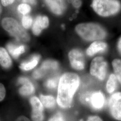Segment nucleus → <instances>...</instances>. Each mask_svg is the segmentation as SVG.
<instances>
[{
  "mask_svg": "<svg viewBox=\"0 0 121 121\" xmlns=\"http://www.w3.org/2000/svg\"><path fill=\"white\" fill-rule=\"evenodd\" d=\"M79 84L80 78L76 73H66L61 76L57 96V103L60 107L66 108L71 106Z\"/></svg>",
  "mask_w": 121,
  "mask_h": 121,
  "instance_id": "obj_1",
  "label": "nucleus"
},
{
  "mask_svg": "<svg viewBox=\"0 0 121 121\" xmlns=\"http://www.w3.org/2000/svg\"><path fill=\"white\" fill-rule=\"evenodd\" d=\"M107 63L101 56L96 57L93 59L90 66V73L100 80H103L106 76Z\"/></svg>",
  "mask_w": 121,
  "mask_h": 121,
  "instance_id": "obj_5",
  "label": "nucleus"
},
{
  "mask_svg": "<svg viewBox=\"0 0 121 121\" xmlns=\"http://www.w3.org/2000/svg\"><path fill=\"white\" fill-rule=\"evenodd\" d=\"M40 56L39 55H34L30 61L22 63L20 65V68L25 70H29L32 69L37 65Z\"/></svg>",
  "mask_w": 121,
  "mask_h": 121,
  "instance_id": "obj_16",
  "label": "nucleus"
},
{
  "mask_svg": "<svg viewBox=\"0 0 121 121\" xmlns=\"http://www.w3.org/2000/svg\"><path fill=\"white\" fill-rule=\"evenodd\" d=\"M58 63L56 61L48 60L43 61L40 68L46 72V71L48 70L56 69L58 68Z\"/></svg>",
  "mask_w": 121,
  "mask_h": 121,
  "instance_id": "obj_19",
  "label": "nucleus"
},
{
  "mask_svg": "<svg viewBox=\"0 0 121 121\" xmlns=\"http://www.w3.org/2000/svg\"><path fill=\"white\" fill-rule=\"evenodd\" d=\"M58 83L57 78H51L48 79L45 83V85L48 88L54 89L56 87Z\"/></svg>",
  "mask_w": 121,
  "mask_h": 121,
  "instance_id": "obj_22",
  "label": "nucleus"
},
{
  "mask_svg": "<svg viewBox=\"0 0 121 121\" xmlns=\"http://www.w3.org/2000/svg\"><path fill=\"white\" fill-rule=\"evenodd\" d=\"M40 99L43 106L47 108H53L55 105L56 100L52 96L40 95Z\"/></svg>",
  "mask_w": 121,
  "mask_h": 121,
  "instance_id": "obj_17",
  "label": "nucleus"
},
{
  "mask_svg": "<svg viewBox=\"0 0 121 121\" xmlns=\"http://www.w3.org/2000/svg\"><path fill=\"white\" fill-rule=\"evenodd\" d=\"M49 24L46 16H39L36 18L32 26V31L35 35H39L42 30L46 28Z\"/></svg>",
  "mask_w": 121,
  "mask_h": 121,
  "instance_id": "obj_10",
  "label": "nucleus"
},
{
  "mask_svg": "<svg viewBox=\"0 0 121 121\" xmlns=\"http://www.w3.org/2000/svg\"><path fill=\"white\" fill-rule=\"evenodd\" d=\"M117 48L119 52L121 54V37L119 39L117 43Z\"/></svg>",
  "mask_w": 121,
  "mask_h": 121,
  "instance_id": "obj_33",
  "label": "nucleus"
},
{
  "mask_svg": "<svg viewBox=\"0 0 121 121\" xmlns=\"http://www.w3.org/2000/svg\"><path fill=\"white\" fill-rule=\"evenodd\" d=\"M46 3L53 13L60 15L65 11L66 5L59 0H44Z\"/></svg>",
  "mask_w": 121,
  "mask_h": 121,
  "instance_id": "obj_12",
  "label": "nucleus"
},
{
  "mask_svg": "<svg viewBox=\"0 0 121 121\" xmlns=\"http://www.w3.org/2000/svg\"><path fill=\"white\" fill-rule=\"evenodd\" d=\"M2 26L4 30L18 40L26 42L30 39V36L19 23L11 17H5L2 20Z\"/></svg>",
  "mask_w": 121,
  "mask_h": 121,
  "instance_id": "obj_4",
  "label": "nucleus"
},
{
  "mask_svg": "<svg viewBox=\"0 0 121 121\" xmlns=\"http://www.w3.org/2000/svg\"><path fill=\"white\" fill-rule=\"evenodd\" d=\"M0 64L5 68H9L12 64L9 54L4 48L1 47H0Z\"/></svg>",
  "mask_w": 121,
  "mask_h": 121,
  "instance_id": "obj_14",
  "label": "nucleus"
},
{
  "mask_svg": "<svg viewBox=\"0 0 121 121\" xmlns=\"http://www.w3.org/2000/svg\"><path fill=\"white\" fill-rule=\"evenodd\" d=\"M17 9L20 13L25 15L30 12V7L28 4L23 3L18 5Z\"/></svg>",
  "mask_w": 121,
  "mask_h": 121,
  "instance_id": "obj_23",
  "label": "nucleus"
},
{
  "mask_svg": "<svg viewBox=\"0 0 121 121\" xmlns=\"http://www.w3.org/2000/svg\"><path fill=\"white\" fill-rule=\"evenodd\" d=\"M23 2L29 3L31 4H34L36 3V0H21Z\"/></svg>",
  "mask_w": 121,
  "mask_h": 121,
  "instance_id": "obj_32",
  "label": "nucleus"
},
{
  "mask_svg": "<svg viewBox=\"0 0 121 121\" xmlns=\"http://www.w3.org/2000/svg\"><path fill=\"white\" fill-rule=\"evenodd\" d=\"M121 4L117 0H93L92 7L97 14L103 17L114 15L119 12Z\"/></svg>",
  "mask_w": 121,
  "mask_h": 121,
  "instance_id": "obj_3",
  "label": "nucleus"
},
{
  "mask_svg": "<svg viewBox=\"0 0 121 121\" xmlns=\"http://www.w3.org/2000/svg\"><path fill=\"white\" fill-rule=\"evenodd\" d=\"M30 103L32 106L31 118L33 121H43V105L41 101L35 96L31 97Z\"/></svg>",
  "mask_w": 121,
  "mask_h": 121,
  "instance_id": "obj_8",
  "label": "nucleus"
},
{
  "mask_svg": "<svg viewBox=\"0 0 121 121\" xmlns=\"http://www.w3.org/2000/svg\"><path fill=\"white\" fill-rule=\"evenodd\" d=\"M45 73V72L44 71H43L41 68H39L35 70L33 74V76L35 79H38L43 77Z\"/></svg>",
  "mask_w": 121,
  "mask_h": 121,
  "instance_id": "obj_25",
  "label": "nucleus"
},
{
  "mask_svg": "<svg viewBox=\"0 0 121 121\" xmlns=\"http://www.w3.org/2000/svg\"><path fill=\"white\" fill-rule=\"evenodd\" d=\"M18 82L19 84L22 85V87L19 90L21 95L23 96H27L31 95L34 92V86L28 78L21 77L18 78Z\"/></svg>",
  "mask_w": 121,
  "mask_h": 121,
  "instance_id": "obj_9",
  "label": "nucleus"
},
{
  "mask_svg": "<svg viewBox=\"0 0 121 121\" xmlns=\"http://www.w3.org/2000/svg\"><path fill=\"white\" fill-rule=\"evenodd\" d=\"M81 4H82V2L80 0H75L72 4V5L75 8H78L81 6Z\"/></svg>",
  "mask_w": 121,
  "mask_h": 121,
  "instance_id": "obj_29",
  "label": "nucleus"
},
{
  "mask_svg": "<svg viewBox=\"0 0 121 121\" xmlns=\"http://www.w3.org/2000/svg\"><path fill=\"white\" fill-rule=\"evenodd\" d=\"M112 65L115 75L121 83V60L116 59L112 61Z\"/></svg>",
  "mask_w": 121,
  "mask_h": 121,
  "instance_id": "obj_20",
  "label": "nucleus"
},
{
  "mask_svg": "<svg viewBox=\"0 0 121 121\" xmlns=\"http://www.w3.org/2000/svg\"><path fill=\"white\" fill-rule=\"evenodd\" d=\"M89 99L93 108L97 109L102 108L105 103L104 96L103 94L100 91L95 92L92 94Z\"/></svg>",
  "mask_w": 121,
  "mask_h": 121,
  "instance_id": "obj_11",
  "label": "nucleus"
},
{
  "mask_svg": "<svg viewBox=\"0 0 121 121\" xmlns=\"http://www.w3.org/2000/svg\"><path fill=\"white\" fill-rule=\"evenodd\" d=\"M16 121H30L28 118L26 117L22 116L18 117Z\"/></svg>",
  "mask_w": 121,
  "mask_h": 121,
  "instance_id": "obj_30",
  "label": "nucleus"
},
{
  "mask_svg": "<svg viewBox=\"0 0 121 121\" xmlns=\"http://www.w3.org/2000/svg\"><path fill=\"white\" fill-rule=\"evenodd\" d=\"M14 0H1V3L4 6L9 5L12 4Z\"/></svg>",
  "mask_w": 121,
  "mask_h": 121,
  "instance_id": "obj_27",
  "label": "nucleus"
},
{
  "mask_svg": "<svg viewBox=\"0 0 121 121\" xmlns=\"http://www.w3.org/2000/svg\"><path fill=\"white\" fill-rule=\"evenodd\" d=\"M1 6L0 5V14L1 13Z\"/></svg>",
  "mask_w": 121,
  "mask_h": 121,
  "instance_id": "obj_34",
  "label": "nucleus"
},
{
  "mask_svg": "<svg viewBox=\"0 0 121 121\" xmlns=\"http://www.w3.org/2000/svg\"><path fill=\"white\" fill-rule=\"evenodd\" d=\"M60 0L61 2H62L65 5H67L68 3H71L72 4L75 0Z\"/></svg>",
  "mask_w": 121,
  "mask_h": 121,
  "instance_id": "obj_31",
  "label": "nucleus"
},
{
  "mask_svg": "<svg viewBox=\"0 0 121 121\" xmlns=\"http://www.w3.org/2000/svg\"><path fill=\"white\" fill-rule=\"evenodd\" d=\"M5 93L6 91L4 86L2 83H0V101L4 99Z\"/></svg>",
  "mask_w": 121,
  "mask_h": 121,
  "instance_id": "obj_26",
  "label": "nucleus"
},
{
  "mask_svg": "<svg viewBox=\"0 0 121 121\" xmlns=\"http://www.w3.org/2000/svg\"><path fill=\"white\" fill-rule=\"evenodd\" d=\"M75 30L81 38L88 41L102 39L106 35L103 28L94 23H80L76 26Z\"/></svg>",
  "mask_w": 121,
  "mask_h": 121,
  "instance_id": "obj_2",
  "label": "nucleus"
},
{
  "mask_svg": "<svg viewBox=\"0 0 121 121\" xmlns=\"http://www.w3.org/2000/svg\"><path fill=\"white\" fill-rule=\"evenodd\" d=\"M71 66L74 69L82 70L85 67V60L82 52L77 49L71 50L68 54Z\"/></svg>",
  "mask_w": 121,
  "mask_h": 121,
  "instance_id": "obj_7",
  "label": "nucleus"
},
{
  "mask_svg": "<svg viewBox=\"0 0 121 121\" xmlns=\"http://www.w3.org/2000/svg\"><path fill=\"white\" fill-rule=\"evenodd\" d=\"M48 121H65V120L62 114L58 112L51 117Z\"/></svg>",
  "mask_w": 121,
  "mask_h": 121,
  "instance_id": "obj_24",
  "label": "nucleus"
},
{
  "mask_svg": "<svg viewBox=\"0 0 121 121\" xmlns=\"http://www.w3.org/2000/svg\"><path fill=\"white\" fill-rule=\"evenodd\" d=\"M110 112L115 119L121 121V92H116L111 96L109 100Z\"/></svg>",
  "mask_w": 121,
  "mask_h": 121,
  "instance_id": "obj_6",
  "label": "nucleus"
},
{
  "mask_svg": "<svg viewBox=\"0 0 121 121\" xmlns=\"http://www.w3.org/2000/svg\"><path fill=\"white\" fill-rule=\"evenodd\" d=\"M107 48L106 43L101 41H95L91 43L87 49L86 54L89 56H92L98 52H104Z\"/></svg>",
  "mask_w": 121,
  "mask_h": 121,
  "instance_id": "obj_13",
  "label": "nucleus"
},
{
  "mask_svg": "<svg viewBox=\"0 0 121 121\" xmlns=\"http://www.w3.org/2000/svg\"><path fill=\"white\" fill-rule=\"evenodd\" d=\"M117 79L114 74H111L108 78L106 84V89L108 93H112L116 89L117 86Z\"/></svg>",
  "mask_w": 121,
  "mask_h": 121,
  "instance_id": "obj_18",
  "label": "nucleus"
},
{
  "mask_svg": "<svg viewBox=\"0 0 121 121\" xmlns=\"http://www.w3.org/2000/svg\"><path fill=\"white\" fill-rule=\"evenodd\" d=\"M22 22L23 26L26 29H28L32 23V19L30 16H24L22 18Z\"/></svg>",
  "mask_w": 121,
  "mask_h": 121,
  "instance_id": "obj_21",
  "label": "nucleus"
},
{
  "mask_svg": "<svg viewBox=\"0 0 121 121\" xmlns=\"http://www.w3.org/2000/svg\"><path fill=\"white\" fill-rule=\"evenodd\" d=\"M87 121H103L98 116H94L89 117Z\"/></svg>",
  "mask_w": 121,
  "mask_h": 121,
  "instance_id": "obj_28",
  "label": "nucleus"
},
{
  "mask_svg": "<svg viewBox=\"0 0 121 121\" xmlns=\"http://www.w3.org/2000/svg\"><path fill=\"white\" fill-rule=\"evenodd\" d=\"M7 48L12 56L16 58L25 52V47L23 45H15L12 43H9Z\"/></svg>",
  "mask_w": 121,
  "mask_h": 121,
  "instance_id": "obj_15",
  "label": "nucleus"
}]
</instances>
